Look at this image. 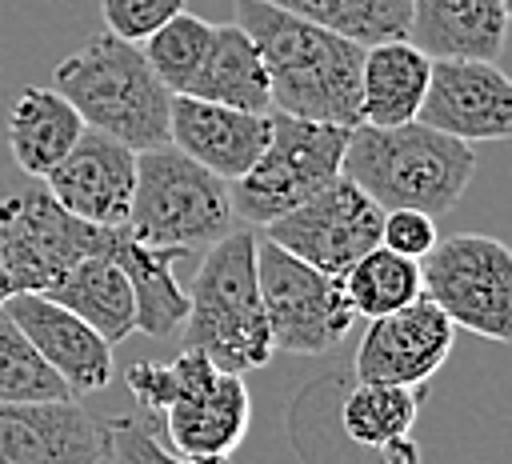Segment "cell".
<instances>
[{"label":"cell","mask_w":512,"mask_h":464,"mask_svg":"<svg viewBox=\"0 0 512 464\" xmlns=\"http://www.w3.org/2000/svg\"><path fill=\"white\" fill-rule=\"evenodd\" d=\"M236 24L264 56L272 112L344 128L360 124L364 44L308 24L268 0H236Z\"/></svg>","instance_id":"obj_1"},{"label":"cell","mask_w":512,"mask_h":464,"mask_svg":"<svg viewBox=\"0 0 512 464\" xmlns=\"http://www.w3.org/2000/svg\"><path fill=\"white\" fill-rule=\"evenodd\" d=\"M124 384L144 412L164 420L172 452L188 464H224L248 436L252 400L244 376L220 372L204 352L184 348L164 364L136 360Z\"/></svg>","instance_id":"obj_2"},{"label":"cell","mask_w":512,"mask_h":464,"mask_svg":"<svg viewBox=\"0 0 512 464\" xmlns=\"http://www.w3.org/2000/svg\"><path fill=\"white\" fill-rule=\"evenodd\" d=\"M476 172L472 144L444 136L420 120L396 128L356 124L344 148L340 176L364 188L384 212L416 208L444 216L460 204Z\"/></svg>","instance_id":"obj_3"},{"label":"cell","mask_w":512,"mask_h":464,"mask_svg":"<svg viewBox=\"0 0 512 464\" xmlns=\"http://www.w3.org/2000/svg\"><path fill=\"white\" fill-rule=\"evenodd\" d=\"M52 88L80 112L84 128H96L132 152L168 144L172 92L148 68L140 44L112 32L88 36L52 72Z\"/></svg>","instance_id":"obj_4"},{"label":"cell","mask_w":512,"mask_h":464,"mask_svg":"<svg viewBox=\"0 0 512 464\" xmlns=\"http://www.w3.org/2000/svg\"><path fill=\"white\" fill-rule=\"evenodd\" d=\"M184 348L204 352L220 372L244 376L272 360L268 312L256 280V236L232 228L204 248L188 284Z\"/></svg>","instance_id":"obj_5"},{"label":"cell","mask_w":512,"mask_h":464,"mask_svg":"<svg viewBox=\"0 0 512 464\" xmlns=\"http://www.w3.org/2000/svg\"><path fill=\"white\" fill-rule=\"evenodd\" d=\"M128 228L88 224L56 204L44 180L0 176V304L20 292H48L84 256H112Z\"/></svg>","instance_id":"obj_6"},{"label":"cell","mask_w":512,"mask_h":464,"mask_svg":"<svg viewBox=\"0 0 512 464\" xmlns=\"http://www.w3.org/2000/svg\"><path fill=\"white\" fill-rule=\"evenodd\" d=\"M140 244L200 252L236 228L232 192L220 176L188 160L180 148L160 144L136 152V196L124 224Z\"/></svg>","instance_id":"obj_7"},{"label":"cell","mask_w":512,"mask_h":464,"mask_svg":"<svg viewBox=\"0 0 512 464\" xmlns=\"http://www.w3.org/2000/svg\"><path fill=\"white\" fill-rule=\"evenodd\" d=\"M348 136L352 128L344 124H320V120H296L272 112V136L260 160L240 180L228 184L232 212L248 224L268 228L276 216L292 212L296 204H304L340 176Z\"/></svg>","instance_id":"obj_8"},{"label":"cell","mask_w":512,"mask_h":464,"mask_svg":"<svg viewBox=\"0 0 512 464\" xmlns=\"http://www.w3.org/2000/svg\"><path fill=\"white\" fill-rule=\"evenodd\" d=\"M424 296L472 336L512 340V248L484 232L436 240L420 260Z\"/></svg>","instance_id":"obj_9"},{"label":"cell","mask_w":512,"mask_h":464,"mask_svg":"<svg viewBox=\"0 0 512 464\" xmlns=\"http://www.w3.org/2000/svg\"><path fill=\"white\" fill-rule=\"evenodd\" d=\"M256 280H260L276 352L324 356L356 324V312L344 296L340 276H328V272L296 260L292 252L276 248L272 240H256Z\"/></svg>","instance_id":"obj_10"},{"label":"cell","mask_w":512,"mask_h":464,"mask_svg":"<svg viewBox=\"0 0 512 464\" xmlns=\"http://www.w3.org/2000/svg\"><path fill=\"white\" fill-rule=\"evenodd\" d=\"M380 228L384 208L348 176H336L328 188H320L292 212L276 216L264 240L328 276H344L364 252L380 244Z\"/></svg>","instance_id":"obj_11"},{"label":"cell","mask_w":512,"mask_h":464,"mask_svg":"<svg viewBox=\"0 0 512 464\" xmlns=\"http://www.w3.org/2000/svg\"><path fill=\"white\" fill-rule=\"evenodd\" d=\"M452 344L456 324L428 296H420L392 316L368 320L356 348V384L424 388V380L452 356Z\"/></svg>","instance_id":"obj_12"},{"label":"cell","mask_w":512,"mask_h":464,"mask_svg":"<svg viewBox=\"0 0 512 464\" xmlns=\"http://www.w3.org/2000/svg\"><path fill=\"white\" fill-rule=\"evenodd\" d=\"M420 124L476 140H512V76L492 60H432Z\"/></svg>","instance_id":"obj_13"},{"label":"cell","mask_w":512,"mask_h":464,"mask_svg":"<svg viewBox=\"0 0 512 464\" xmlns=\"http://www.w3.org/2000/svg\"><path fill=\"white\" fill-rule=\"evenodd\" d=\"M56 204L88 224L124 228L136 196V152L96 128H84L76 148L44 176Z\"/></svg>","instance_id":"obj_14"},{"label":"cell","mask_w":512,"mask_h":464,"mask_svg":"<svg viewBox=\"0 0 512 464\" xmlns=\"http://www.w3.org/2000/svg\"><path fill=\"white\" fill-rule=\"evenodd\" d=\"M108 432L80 400L0 404V464H104Z\"/></svg>","instance_id":"obj_15"},{"label":"cell","mask_w":512,"mask_h":464,"mask_svg":"<svg viewBox=\"0 0 512 464\" xmlns=\"http://www.w3.org/2000/svg\"><path fill=\"white\" fill-rule=\"evenodd\" d=\"M0 312L28 336V344L44 356V364L68 384L76 400L88 392H100L112 380V344L100 340L80 316H72L52 296L20 292L4 300Z\"/></svg>","instance_id":"obj_16"},{"label":"cell","mask_w":512,"mask_h":464,"mask_svg":"<svg viewBox=\"0 0 512 464\" xmlns=\"http://www.w3.org/2000/svg\"><path fill=\"white\" fill-rule=\"evenodd\" d=\"M272 136V112H240L228 104L196 100L176 92L172 96V116H168V144L180 148L188 160L220 176L224 184L240 180L264 152Z\"/></svg>","instance_id":"obj_17"},{"label":"cell","mask_w":512,"mask_h":464,"mask_svg":"<svg viewBox=\"0 0 512 464\" xmlns=\"http://www.w3.org/2000/svg\"><path fill=\"white\" fill-rule=\"evenodd\" d=\"M508 32L504 0H412L408 36L432 60H500Z\"/></svg>","instance_id":"obj_18"},{"label":"cell","mask_w":512,"mask_h":464,"mask_svg":"<svg viewBox=\"0 0 512 464\" xmlns=\"http://www.w3.org/2000/svg\"><path fill=\"white\" fill-rule=\"evenodd\" d=\"M432 76V56L412 40H380L364 48L360 68V124L396 128L420 116Z\"/></svg>","instance_id":"obj_19"},{"label":"cell","mask_w":512,"mask_h":464,"mask_svg":"<svg viewBox=\"0 0 512 464\" xmlns=\"http://www.w3.org/2000/svg\"><path fill=\"white\" fill-rule=\"evenodd\" d=\"M84 136L80 112L56 88H24L8 108V152L16 172L44 180Z\"/></svg>","instance_id":"obj_20"},{"label":"cell","mask_w":512,"mask_h":464,"mask_svg":"<svg viewBox=\"0 0 512 464\" xmlns=\"http://www.w3.org/2000/svg\"><path fill=\"white\" fill-rule=\"evenodd\" d=\"M184 96L228 104V108H240V112H260V116L272 112V88H268L264 56H260L256 40L236 20L216 24L208 56H204V64L192 76Z\"/></svg>","instance_id":"obj_21"},{"label":"cell","mask_w":512,"mask_h":464,"mask_svg":"<svg viewBox=\"0 0 512 464\" xmlns=\"http://www.w3.org/2000/svg\"><path fill=\"white\" fill-rule=\"evenodd\" d=\"M420 416V388L356 384L340 404V428L352 444L372 448L384 464H420L412 424Z\"/></svg>","instance_id":"obj_22"},{"label":"cell","mask_w":512,"mask_h":464,"mask_svg":"<svg viewBox=\"0 0 512 464\" xmlns=\"http://www.w3.org/2000/svg\"><path fill=\"white\" fill-rule=\"evenodd\" d=\"M44 296L64 304L72 316H80L100 340L112 348L136 332V300L128 276L108 260V256H84L72 264Z\"/></svg>","instance_id":"obj_23"},{"label":"cell","mask_w":512,"mask_h":464,"mask_svg":"<svg viewBox=\"0 0 512 464\" xmlns=\"http://www.w3.org/2000/svg\"><path fill=\"white\" fill-rule=\"evenodd\" d=\"M184 252L176 248H152L140 244L132 232H124L120 248L108 256L132 284L136 300V332L148 336H172L188 316V292L176 284V260Z\"/></svg>","instance_id":"obj_24"},{"label":"cell","mask_w":512,"mask_h":464,"mask_svg":"<svg viewBox=\"0 0 512 464\" xmlns=\"http://www.w3.org/2000/svg\"><path fill=\"white\" fill-rule=\"evenodd\" d=\"M344 296L352 304L356 316L364 320H380L392 316L400 308H408L412 300L424 296V276H420V260H408L384 244H376L372 252H364L344 276Z\"/></svg>","instance_id":"obj_25"},{"label":"cell","mask_w":512,"mask_h":464,"mask_svg":"<svg viewBox=\"0 0 512 464\" xmlns=\"http://www.w3.org/2000/svg\"><path fill=\"white\" fill-rule=\"evenodd\" d=\"M308 24H320L336 36H348L356 44H380V40H404L412 0H268Z\"/></svg>","instance_id":"obj_26"},{"label":"cell","mask_w":512,"mask_h":464,"mask_svg":"<svg viewBox=\"0 0 512 464\" xmlns=\"http://www.w3.org/2000/svg\"><path fill=\"white\" fill-rule=\"evenodd\" d=\"M212 32H216V24H208L204 16L176 12L168 24H160V28L140 44L148 68L160 76V84H164L172 96H176V92H188L192 76L200 72L204 56H208Z\"/></svg>","instance_id":"obj_27"},{"label":"cell","mask_w":512,"mask_h":464,"mask_svg":"<svg viewBox=\"0 0 512 464\" xmlns=\"http://www.w3.org/2000/svg\"><path fill=\"white\" fill-rule=\"evenodd\" d=\"M44 400H76V396L44 364V356L28 344V336L0 312V404H44Z\"/></svg>","instance_id":"obj_28"},{"label":"cell","mask_w":512,"mask_h":464,"mask_svg":"<svg viewBox=\"0 0 512 464\" xmlns=\"http://www.w3.org/2000/svg\"><path fill=\"white\" fill-rule=\"evenodd\" d=\"M176 12H184V0H100L104 32L120 40H148L160 24H168Z\"/></svg>","instance_id":"obj_29"},{"label":"cell","mask_w":512,"mask_h":464,"mask_svg":"<svg viewBox=\"0 0 512 464\" xmlns=\"http://www.w3.org/2000/svg\"><path fill=\"white\" fill-rule=\"evenodd\" d=\"M104 432H108V452H104V464H188L180 460L176 452H168L140 420L132 416H112L104 420Z\"/></svg>","instance_id":"obj_30"},{"label":"cell","mask_w":512,"mask_h":464,"mask_svg":"<svg viewBox=\"0 0 512 464\" xmlns=\"http://www.w3.org/2000/svg\"><path fill=\"white\" fill-rule=\"evenodd\" d=\"M380 244L408 260H424L436 248V216L416 212V208H392V212H384Z\"/></svg>","instance_id":"obj_31"},{"label":"cell","mask_w":512,"mask_h":464,"mask_svg":"<svg viewBox=\"0 0 512 464\" xmlns=\"http://www.w3.org/2000/svg\"><path fill=\"white\" fill-rule=\"evenodd\" d=\"M504 12H508V24H512V0H504Z\"/></svg>","instance_id":"obj_32"}]
</instances>
